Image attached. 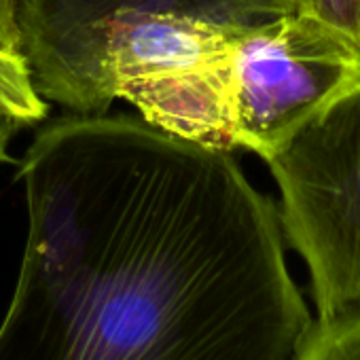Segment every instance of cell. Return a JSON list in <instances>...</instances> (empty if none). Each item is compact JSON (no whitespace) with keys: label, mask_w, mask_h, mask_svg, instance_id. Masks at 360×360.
<instances>
[{"label":"cell","mask_w":360,"mask_h":360,"mask_svg":"<svg viewBox=\"0 0 360 360\" xmlns=\"http://www.w3.org/2000/svg\"><path fill=\"white\" fill-rule=\"evenodd\" d=\"M138 112L45 125L0 360H301L316 328L280 208L240 161Z\"/></svg>","instance_id":"6da1fadb"},{"label":"cell","mask_w":360,"mask_h":360,"mask_svg":"<svg viewBox=\"0 0 360 360\" xmlns=\"http://www.w3.org/2000/svg\"><path fill=\"white\" fill-rule=\"evenodd\" d=\"M303 259L316 324L360 318V85L263 159Z\"/></svg>","instance_id":"7a4b0ae2"},{"label":"cell","mask_w":360,"mask_h":360,"mask_svg":"<svg viewBox=\"0 0 360 360\" xmlns=\"http://www.w3.org/2000/svg\"><path fill=\"white\" fill-rule=\"evenodd\" d=\"M244 28L176 13H119L106 30L108 98L167 134L236 150L233 62Z\"/></svg>","instance_id":"3957f363"},{"label":"cell","mask_w":360,"mask_h":360,"mask_svg":"<svg viewBox=\"0 0 360 360\" xmlns=\"http://www.w3.org/2000/svg\"><path fill=\"white\" fill-rule=\"evenodd\" d=\"M360 85V43L301 9L240 34L233 62L238 148L267 159Z\"/></svg>","instance_id":"277c9868"},{"label":"cell","mask_w":360,"mask_h":360,"mask_svg":"<svg viewBox=\"0 0 360 360\" xmlns=\"http://www.w3.org/2000/svg\"><path fill=\"white\" fill-rule=\"evenodd\" d=\"M305 9V0H18L22 53L39 94L70 112H108V24L125 11L176 13L257 26Z\"/></svg>","instance_id":"5b68a950"},{"label":"cell","mask_w":360,"mask_h":360,"mask_svg":"<svg viewBox=\"0 0 360 360\" xmlns=\"http://www.w3.org/2000/svg\"><path fill=\"white\" fill-rule=\"evenodd\" d=\"M0 102L22 112L32 125L45 121L49 115L51 102L39 94L30 66L22 53L0 51Z\"/></svg>","instance_id":"8992f818"},{"label":"cell","mask_w":360,"mask_h":360,"mask_svg":"<svg viewBox=\"0 0 360 360\" xmlns=\"http://www.w3.org/2000/svg\"><path fill=\"white\" fill-rule=\"evenodd\" d=\"M301 360H360V318L316 324Z\"/></svg>","instance_id":"52a82bcc"},{"label":"cell","mask_w":360,"mask_h":360,"mask_svg":"<svg viewBox=\"0 0 360 360\" xmlns=\"http://www.w3.org/2000/svg\"><path fill=\"white\" fill-rule=\"evenodd\" d=\"M305 9L339 26L360 43V0H305Z\"/></svg>","instance_id":"ba28073f"},{"label":"cell","mask_w":360,"mask_h":360,"mask_svg":"<svg viewBox=\"0 0 360 360\" xmlns=\"http://www.w3.org/2000/svg\"><path fill=\"white\" fill-rule=\"evenodd\" d=\"M0 51L22 53L18 26V0H0Z\"/></svg>","instance_id":"9c48e42d"},{"label":"cell","mask_w":360,"mask_h":360,"mask_svg":"<svg viewBox=\"0 0 360 360\" xmlns=\"http://www.w3.org/2000/svg\"><path fill=\"white\" fill-rule=\"evenodd\" d=\"M28 125H32V123L22 112H18L15 108H11L5 102H0V161L11 159L9 157V144Z\"/></svg>","instance_id":"30bf717a"}]
</instances>
